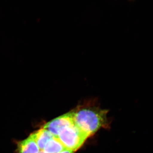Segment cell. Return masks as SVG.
Segmentation results:
<instances>
[{
	"mask_svg": "<svg viewBox=\"0 0 153 153\" xmlns=\"http://www.w3.org/2000/svg\"><path fill=\"white\" fill-rule=\"evenodd\" d=\"M70 112L74 124L89 137L108 126V110L101 109L95 100L84 102Z\"/></svg>",
	"mask_w": 153,
	"mask_h": 153,
	"instance_id": "cell-1",
	"label": "cell"
},
{
	"mask_svg": "<svg viewBox=\"0 0 153 153\" xmlns=\"http://www.w3.org/2000/svg\"><path fill=\"white\" fill-rule=\"evenodd\" d=\"M88 137V135L74 123L62 129L57 138L65 149L74 152L83 145Z\"/></svg>",
	"mask_w": 153,
	"mask_h": 153,
	"instance_id": "cell-2",
	"label": "cell"
},
{
	"mask_svg": "<svg viewBox=\"0 0 153 153\" xmlns=\"http://www.w3.org/2000/svg\"><path fill=\"white\" fill-rule=\"evenodd\" d=\"M38 153H45L43 150H40Z\"/></svg>",
	"mask_w": 153,
	"mask_h": 153,
	"instance_id": "cell-8",
	"label": "cell"
},
{
	"mask_svg": "<svg viewBox=\"0 0 153 153\" xmlns=\"http://www.w3.org/2000/svg\"><path fill=\"white\" fill-rule=\"evenodd\" d=\"M129 1H134V0H129Z\"/></svg>",
	"mask_w": 153,
	"mask_h": 153,
	"instance_id": "cell-9",
	"label": "cell"
},
{
	"mask_svg": "<svg viewBox=\"0 0 153 153\" xmlns=\"http://www.w3.org/2000/svg\"><path fill=\"white\" fill-rule=\"evenodd\" d=\"M65 149L58 139L54 137L47 143L43 151L45 153H59Z\"/></svg>",
	"mask_w": 153,
	"mask_h": 153,
	"instance_id": "cell-6",
	"label": "cell"
},
{
	"mask_svg": "<svg viewBox=\"0 0 153 153\" xmlns=\"http://www.w3.org/2000/svg\"><path fill=\"white\" fill-rule=\"evenodd\" d=\"M72 124H74V122L70 111L47 123L42 128L47 130L54 137L57 138L58 134L62 129Z\"/></svg>",
	"mask_w": 153,
	"mask_h": 153,
	"instance_id": "cell-3",
	"label": "cell"
},
{
	"mask_svg": "<svg viewBox=\"0 0 153 153\" xmlns=\"http://www.w3.org/2000/svg\"><path fill=\"white\" fill-rule=\"evenodd\" d=\"M40 151L31 135L27 138L17 143V153H38Z\"/></svg>",
	"mask_w": 153,
	"mask_h": 153,
	"instance_id": "cell-4",
	"label": "cell"
},
{
	"mask_svg": "<svg viewBox=\"0 0 153 153\" xmlns=\"http://www.w3.org/2000/svg\"><path fill=\"white\" fill-rule=\"evenodd\" d=\"M74 152L73 151L69 150L66 149H65L64 150L62 151V152H60L59 153H74Z\"/></svg>",
	"mask_w": 153,
	"mask_h": 153,
	"instance_id": "cell-7",
	"label": "cell"
},
{
	"mask_svg": "<svg viewBox=\"0 0 153 153\" xmlns=\"http://www.w3.org/2000/svg\"><path fill=\"white\" fill-rule=\"evenodd\" d=\"M30 135L36 142L40 150H43L47 143L55 137L51 133L43 128L34 132Z\"/></svg>",
	"mask_w": 153,
	"mask_h": 153,
	"instance_id": "cell-5",
	"label": "cell"
}]
</instances>
